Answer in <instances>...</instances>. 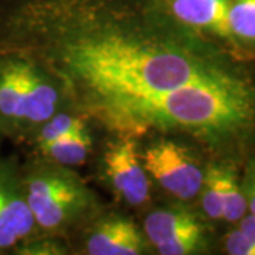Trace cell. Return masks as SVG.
I'll return each mask as SVG.
<instances>
[{"label":"cell","instance_id":"1","mask_svg":"<svg viewBox=\"0 0 255 255\" xmlns=\"http://www.w3.org/2000/svg\"><path fill=\"white\" fill-rule=\"evenodd\" d=\"M156 1L17 0L0 13V57L60 84L74 108L119 136L164 133L166 94L243 75Z\"/></svg>","mask_w":255,"mask_h":255},{"label":"cell","instance_id":"2","mask_svg":"<svg viewBox=\"0 0 255 255\" xmlns=\"http://www.w3.org/2000/svg\"><path fill=\"white\" fill-rule=\"evenodd\" d=\"M21 180L34 223L46 231L65 227L92 201L91 191L68 172L37 169Z\"/></svg>","mask_w":255,"mask_h":255},{"label":"cell","instance_id":"3","mask_svg":"<svg viewBox=\"0 0 255 255\" xmlns=\"http://www.w3.org/2000/svg\"><path fill=\"white\" fill-rule=\"evenodd\" d=\"M142 159L146 172L172 196L183 201L199 196L204 170L187 147L163 139L149 146Z\"/></svg>","mask_w":255,"mask_h":255},{"label":"cell","instance_id":"4","mask_svg":"<svg viewBox=\"0 0 255 255\" xmlns=\"http://www.w3.org/2000/svg\"><path fill=\"white\" fill-rule=\"evenodd\" d=\"M34 227L23 180L11 164L0 162V253L24 247Z\"/></svg>","mask_w":255,"mask_h":255},{"label":"cell","instance_id":"5","mask_svg":"<svg viewBox=\"0 0 255 255\" xmlns=\"http://www.w3.org/2000/svg\"><path fill=\"white\" fill-rule=\"evenodd\" d=\"M136 147L135 137L121 136L104 157L105 173L114 190L130 206H142L149 199V179Z\"/></svg>","mask_w":255,"mask_h":255},{"label":"cell","instance_id":"6","mask_svg":"<svg viewBox=\"0 0 255 255\" xmlns=\"http://www.w3.org/2000/svg\"><path fill=\"white\" fill-rule=\"evenodd\" d=\"M231 0H156V4L183 27L230 38L227 13Z\"/></svg>","mask_w":255,"mask_h":255},{"label":"cell","instance_id":"7","mask_svg":"<svg viewBox=\"0 0 255 255\" xmlns=\"http://www.w3.org/2000/svg\"><path fill=\"white\" fill-rule=\"evenodd\" d=\"M143 248L142 233L127 219L102 221L87 240V253L91 255H137Z\"/></svg>","mask_w":255,"mask_h":255},{"label":"cell","instance_id":"8","mask_svg":"<svg viewBox=\"0 0 255 255\" xmlns=\"http://www.w3.org/2000/svg\"><path fill=\"white\" fill-rule=\"evenodd\" d=\"M58 101H60L58 90L54 82L48 80V75L43 70L31 64L30 85H28L21 133L43 125L51 118L55 114Z\"/></svg>","mask_w":255,"mask_h":255},{"label":"cell","instance_id":"9","mask_svg":"<svg viewBox=\"0 0 255 255\" xmlns=\"http://www.w3.org/2000/svg\"><path fill=\"white\" fill-rule=\"evenodd\" d=\"M203 227L196 216L183 207H167L152 211L143 223L146 238L157 247L184 231Z\"/></svg>","mask_w":255,"mask_h":255},{"label":"cell","instance_id":"10","mask_svg":"<svg viewBox=\"0 0 255 255\" xmlns=\"http://www.w3.org/2000/svg\"><path fill=\"white\" fill-rule=\"evenodd\" d=\"M91 149V137L87 127H82L65 136L57 139L55 142L44 146L40 152L44 156L51 157L60 164H81Z\"/></svg>","mask_w":255,"mask_h":255},{"label":"cell","instance_id":"11","mask_svg":"<svg viewBox=\"0 0 255 255\" xmlns=\"http://www.w3.org/2000/svg\"><path fill=\"white\" fill-rule=\"evenodd\" d=\"M227 24L231 41L255 46V0H231Z\"/></svg>","mask_w":255,"mask_h":255},{"label":"cell","instance_id":"12","mask_svg":"<svg viewBox=\"0 0 255 255\" xmlns=\"http://www.w3.org/2000/svg\"><path fill=\"white\" fill-rule=\"evenodd\" d=\"M226 164H210L204 172L200 189L201 209L211 220L223 219V186Z\"/></svg>","mask_w":255,"mask_h":255},{"label":"cell","instance_id":"13","mask_svg":"<svg viewBox=\"0 0 255 255\" xmlns=\"http://www.w3.org/2000/svg\"><path fill=\"white\" fill-rule=\"evenodd\" d=\"M248 213L247 199L237 172L226 166L223 186V219L228 223H238Z\"/></svg>","mask_w":255,"mask_h":255},{"label":"cell","instance_id":"14","mask_svg":"<svg viewBox=\"0 0 255 255\" xmlns=\"http://www.w3.org/2000/svg\"><path fill=\"white\" fill-rule=\"evenodd\" d=\"M82 127H87V125L81 117H73L67 114H57V115L54 114L47 122L41 125L40 133L37 136V147L41 149Z\"/></svg>","mask_w":255,"mask_h":255},{"label":"cell","instance_id":"15","mask_svg":"<svg viewBox=\"0 0 255 255\" xmlns=\"http://www.w3.org/2000/svg\"><path fill=\"white\" fill-rule=\"evenodd\" d=\"M204 241H206L204 228L199 227L184 231L182 234L164 241L156 247V250L162 255L196 254L204 247Z\"/></svg>","mask_w":255,"mask_h":255},{"label":"cell","instance_id":"16","mask_svg":"<svg viewBox=\"0 0 255 255\" xmlns=\"http://www.w3.org/2000/svg\"><path fill=\"white\" fill-rule=\"evenodd\" d=\"M226 251L231 255H255V243L237 228L230 231L224 240Z\"/></svg>","mask_w":255,"mask_h":255},{"label":"cell","instance_id":"17","mask_svg":"<svg viewBox=\"0 0 255 255\" xmlns=\"http://www.w3.org/2000/svg\"><path fill=\"white\" fill-rule=\"evenodd\" d=\"M241 184L246 194L248 213H251L255 217V160H251L248 164L244 180Z\"/></svg>","mask_w":255,"mask_h":255},{"label":"cell","instance_id":"18","mask_svg":"<svg viewBox=\"0 0 255 255\" xmlns=\"http://www.w3.org/2000/svg\"><path fill=\"white\" fill-rule=\"evenodd\" d=\"M240 226L238 228L246 234L247 237L250 240H253L255 243V217L251 214V213H247L246 216L243 219L238 221Z\"/></svg>","mask_w":255,"mask_h":255},{"label":"cell","instance_id":"19","mask_svg":"<svg viewBox=\"0 0 255 255\" xmlns=\"http://www.w3.org/2000/svg\"><path fill=\"white\" fill-rule=\"evenodd\" d=\"M0 133H1V128H0Z\"/></svg>","mask_w":255,"mask_h":255}]
</instances>
